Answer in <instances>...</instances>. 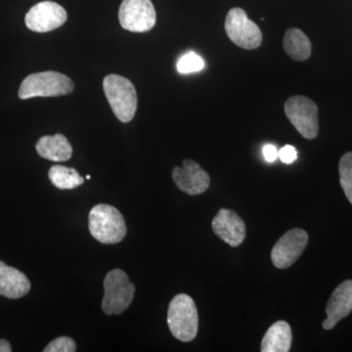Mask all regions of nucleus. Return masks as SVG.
Listing matches in <instances>:
<instances>
[{"instance_id": "f257e3e1", "label": "nucleus", "mask_w": 352, "mask_h": 352, "mask_svg": "<svg viewBox=\"0 0 352 352\" xmlns=\"http://www.w3.org/2000/svg\"><path fill=\"white\" fill-rule=\"evenodd\" d=\"M88 227L94 239L102 244H118L126 235V221L120 210L105 204L91 208Z\"/></svg>"}, {"instance_id": "f03ea898", "label": "nucleus", "mask_w": 352, "mask_h": 352, "mask_svg": "<svg viewBox=\"0 0 352 352\" xmlns=\"http://www.w3.org/2000/svg\"><path fill=\"white\" fill-rule=\"evenodd\" d=\"M168 325L173 337L180 342H189L195 339L199 317L191 296L179 294L171 300L168 305Z\"/></svg>"}, {"instance_id": "7ed1b4c3", "label": "nucleus", "mask_w": 352, "mask_h": 352, "mask_svg": "<svg viewBox=\"0 0 352 352\" xmlns=\"http://www.w3.org/2000/svg\"><path fill=\"white\" fill-rule=\"evenodd\" d=\"M103 89L117 119L124 124L131 122L138 110V94L131 80L109 75L104 78Z\"/></svg>"}, {"instance_id": "20e7f679", "label": "nucleus", "mask_w": 352, "mask_h": 352, "mask_svg": "<svg viewBox=\"0 0 352 352\" xmlns=\"http://www.w3.org/2000/svg\"><path fill=\"white\" fill-rule=\"evenodd\" d=\"M75 83L63 74L48 71L32 74L23 80L19 89L22 100L34 97H58L72 94Z\"/></svg>"}, {"instance_id": "39448f33", "label": "nucleus", "mask_w": 352, "mask_h": 352, "mask_svg": "<svg viewBox=\"0 0 352 352\" xmlns=\"http://www.w3.org/2000/svg\"><path fill=\"white\" fill-rule=\"evenodd\" d=\"M134 293L135 287L129 282V278L124 271H110L104 279L102 309L109 316L122 314L131 305Z\"/></svg>"}, {"instance_id": "423d86ee", "label": "nucleus", "mask_w": 352, "mask_h": 352, "mask_svg": "<svg viewBox=\"0 0 352 352\" xmlns=\"http://www.w3.org/2000/svg\"><path fill=\"white\" fill-rule=\"evenodd\" d=\"M285 113L300 135L314 139L319 133L318 107L311 99L302 95L289 97L285 103Z\"/></svg>"}, {"instance_id": "0eeeda50", "label": "nucleus", "mask_w": 352, "mask_h": 352, "mask_svg": "<svg viewBox=\"0 0 352 352\" xmlns=\"http://www.w3.org/2000/svg\"><path fill=\"white\" fill-rule=\"evenodd\" d=\"M226 32L229 39L243 50H256L263 43L261 29L242 8H232L227 14Z\"/></svg>"}, {"instance_id": "6e6552de", "label": "nucleus", "mask_w": 352, "mask_h": 352, "mask_svg": "<svg viewBox=\"0 0 352 352\" xmlns=\"http://www.w3.org/2000/svg\"><path fill=\"white\" fill-rule=\"evenodd\" d=\"M120 24L126 31H151L157 22V14L151 0H122L119 10Z\"/></svg>"}, {"instance_id": "1a4fd4ad", "label": "nucleus", "mask_w": 352, "mask_h": 352, "mask_svg": "<svg viewBox=\"0 0 352 352\" xmlns=\"http://www.w3.org/2000/svg\"><path fill=\"white\" fill-rule=\"evenodd\" d=\"M308 243V235L305 230L294 228L285 233L271 252V259L275 267L285 270L300 258Z\"/></svg>"}, {"instance_id": "9d476101", "label": "nucleus", "mask_w": 352, "mask_h": 352, "mask_svg": "<svg viewBox=\"0 0 352 352\" xmlns=\"http://www.w3.org/2000/svg\"><path fill=\"white\" fill-rule=\"evenodd\" d=\"M66 10L53 1H43L30 9L25 18L28 29L36 32L54 31L66 23Z\"/></svg>"}, {"instance_id": "9b49d317", "label": "nucleus", "mask_w": 352, "mask_h": 352, "mask_svg": "<svg viewBox=\"0 0 352 352\" xmlns=\"http://www.w3.org/2000/svg\"><path fill=\"white\" fill-rule=\"evenodd\" d=\"M173 179L178 189L191 196L200 195L207 191L210 183L207 171L189 159L183 161L182 168H173Z\"/></svg>"}, {"instance_id": "f8f14e48", "label": "nucleus", "mask_w": 352, "mask_h": 352, "mask_svg": "<svg viewBox=\"0 0 352 352\" xmlns=\"http://www.w3.org/2000/svg\"><path fill=\"white\" fill-rule=\"evenodd\" d=\"M212 226L215 235L231 247H238L244 242V220L233 210L221 208L212 220Z\"/></svg>"}, {"instance_id": "ddd939ff", "label": "nucleus", "mask_w": 352, "mask_h": 352, "mask_svg": "<svg viewBox=\"0 0 352 352\" xmlns=\"http://www.w3.org/2000/svg\"><path fill=\"white\" fill-rule=\"evenodd\" d=\"M352 311V280H346L333 292L326 307L327 319L323 321L325 330H332L338 322L346 318Z\"/></svg>"}, {"instance_id": "4468645a", "label": "nucleus", "mask_w": 352, "mask_h": 352, "mask_svg": "<svg viewBox=\"0 0 352 352\" xmlns=\"http://www.w3.org/2000/svg\"><path fill=\"white\" fill-rule=\"evenodd\" d=\"M30 289L31 283L24 273L0 261V296L17 300L27 295Z\"/></svg>"}, {"instance_id": "2eb2a0df", "label": "nucleus", "mask_w": 352, "mask_h": 352, "mask_svg": "<svg viewBox=\"0 0 352 352\" xmlns=\"http://www.w3.org/2000/svg\"><path fill=\"white\" fill-rule=\"evenodd\" d=\"M36 152L43 159L52 162L69 161L73 155V147L63 134L43 136L36 145Z\"/></svg>"}, {"instance_id": "dca6fc26", "label": "nucleus", "mask_w": 352, "mask_h": 352, "mask_svg": "<svg viewBox=\"0 0 352 352\" xmlns=\"http://www.w3.org/2000/svg\"><path fill=\"white\" fill-rule=\"evenodd\" d=\"M292 346V330L288 322L278 321L264 335L261 342L263 352H288Z\"/></svg>"}, {"instance_id": "f3484780", "label": "nucleus", "mask_w": 352, "mask_h": 352, "mask_svg": "<svg viewBox=\"0 0 352 352\" xmlns=\"http://www.w3.org/2000/svg\"><path fill=\"white\" fill-rule=\"evenodd\" d=\"M283 46L287 55L296 61H305L311 55L312 45L309 38L298 29H289L286 32Z\"/></svg>"}, {"instance_id": "a211bd4d", "label": "nucleus", "mask_w": 352, "mask_h": 352, "mask_svg": "<svg viewBox=\"0 0 352 352\" xmlns=\"http://www.w3.org/2000/svg\"><path fill=\"white\" fill-rule=\"evenodd\" d=\"M48 177L56 188L61 190L75 189L85 182V178L75 168H67L60 164L51 166L48 171Z\"/></svg>"}, {"instance_id": "6ab92c4d", "label": "nucleus", "mask_w": 352, "mask_h": 352, "mask_svg": "<svg viewBox=\"0 0 352 352\" xmlns=\"http://www.w3.org/2000/svg\"><path fill=\"white\" fill-rule=\"evenodd\" d=\"M340 182L347 200L352 205V152L346 153L340 161Z\"/></svg>"}, {"instance_id": "aec40b11", "label": "nucleus", "mask_w": 352, "mask_h": 352, "mask_svg": "<svg viewBox=\"0 0 352 352\" xmlns=\"http://www.w3.org/2000/svg\"><path fill=\"white\" fill-rule=\"evenodd\" d=\"M205 68V61L195 52H189L178 61L177 69L182 74L197 73Z\"/></svg>"}, {"instance_id": "412c9836", "label": "nucleus", "mask_w": 352, "mask_h": 352, "mask_svg": "<svg viewBox=\"0 0 352 352\" xmlns=\"http://www.w3.org/2000/svg\"><path fill=\"white\" fill-rule=\"evenodd\" d=\"M76 346L75 340L69 337H59L53 340L48 344L44 352H74L76 351Z\"/></svg>"}, {"instance_id": "4be33fe9", "label": "nucleus", "mask_w": 352, "mask_h": 352, "mask_svg": "<svg viewBox=\"0 0 352 352\" xmlns=\"http://www.w3.org/2000/svg\"><path fill=\"white\" fill-rule=\"evenodd\" d=\"M278 157L281 160L282 163L289 164L298 159V152L294 146L286 145L280 150Z\"/></svg>"}, {"instance_id": "5701e85b", "label": "nucleus", "mask_w": 352, "mask_h": 352, "mask_svg": "<svg viewBox=\"0 0 352 352\" xmlns=\"http://www.w3.org/2000/svg\"><path fill=\"white\" fill-rule=\"evenodd\" d=\"M278 155H279V151H278L277 148L274 145L268 144L264 146L263 156L265 157L266 161L273 163V162L276 161L278 159Z\"/></svg>"}, {"instance_id": "b1692460", "label": "nucleus", "mask_w": 352, "mask_h": 352, "mask_svg": "<svg viewBox=\"0 0 352 352\" xmlns=\"http://www.w3.org/2000/svg\"><path fill=\"white\" fill-rule=\"evenodd\" d=\"M12 351L11 344L6 340H0V352Z\"/></svg>"}, {"instance_id": "393cba45", "label": "nucleus", "mask_w": 352, "mask_h": 352, "mask_svg": "<svg viewBox=\"0 0 352 352\" xmlns=\"http://www.w3.org/2000/svg\"><path fill=\"white\" fill-rule=\"evenodd\" d=\"M90 178H91V177H90V175H87V179L89 180Z\"/></svg>"}]
</instances>
